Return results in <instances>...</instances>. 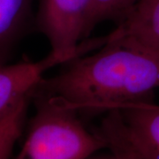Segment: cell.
Masks as SVG:
<instances>
[{
  "label": "cell",
  "mask_w": 159,
  "mask_h": 159,
  "mask_svg": "<svg viewBox=\"0 0 159 159\" xmlns=\"http://www.w3.org/2000/svg\"><path fill=\"white\" fill-rule=\"evenodd\" d=\"M105 43V37L87 38L82 46L74 51L50 53L37 61L0 64V120L27 98H32L46 72L90 53Z\"/></svg>",
  "instance_id": "obj_4"
},
{
  "label": "cell",
  "mask_w": 159,
  "mask_h": 159,
  "mask_svg": "<svg viewBox=\"0 0 159 159\" xmlns=\"http://www.w3.org/2000/svg\"><path fill=\"white\" fill-rule=\"evenodd\" d=\"M33 1L0 0V64L26 28Z\"/></svg>",
  "instance_id": "obj_7"
},
{
  "label": "cell",
  "mask_w": 159,
  "mask_h": 159,
  "mask_svg": "<svg viewBox=\"0 0 159 159\" xmlns=\"http://www.w3.org/2000/svg\"><path fill=\"white\" fill-rule=\"evenodd\" d=\"M31 98L23 100L13 111L0 120V159L11 157L15 142L22 134Z\"/></svg>",
  "instance_id": "obj_8"
},
{
  "label": "cell",
  "mask_w": 159,
  "mask_h": 159,
  "mask_svg": "<svg viewBox=\"0 0 159 159\" xmlns=\"http://www.w3.org/2000/svg\"><path fill=\"white\" fill-rule=\"evenodd\" d=\"M96 132L111 152L159 159V105L151 101L109 111Z\"/></svg>",
  "instance_id": "obj_3"
},
{
  "label": "cell",
  "mask_w": 159,
  "mask_h": 159,
  "mask_svg": "<svg viewBox=\"0 0 159 159\" xmlns=\"http://www.w3.org/2000/svg\"><path fill=\"white\" fill-rule=\"evenodd\" d=\"M106 159H137L135 157H133L130 156H121V155H112L110 158Z\"/></svg>",
  "instance_id": "obj_10"
},
{
  "label": "cell",
  "mask_w": 159,
  "mask_h": 159,
  "mask_svg": "<svg viewBox=\"0 0 159 159\" xmlns=\"http://www.w3.org/2000/svg\"><path fill=\"white\" fill-rule=\"evenodd\" d=\"M94 0H39L38 29L51 44V51L69 52L80 49L89 32Z\"/></svg>",
  "instance_id": "obj_5"
},
{
  "label": "cell",
  "mask_w": 159,
  "mask_h": 159,
  "mask_svg": "<svg viewBox=\"0 0 159 159\" xmlns=\"http://www.w3.org/2000/svg\"><path fill=\"white\" fill-rule=\"evenodd\" d=\"M111 33L159 52V0H139Z\"/></svg>",
  "instance_id": "obj_6"
},
{
  "label": "cell",
  "mask_w": 159,
  "mask_h": 159,
  "mask_svg": "<svg viewBox=\"0 0 159 159\" xmlns=\"http://www.w3.org/2000/svg\"><path fill=\"white\" fill-rule=\"evenodd\" d=\"M139 0H94L89 20V32L100 23L114 20L119 23Z\"/></svg>",
  "instance_id": "obj_9"
},
{
  "label": "cell",
  "mask_w": 159,
  "mask_h": 159,
  "mask_svg": "<svg viewBox=\"0 0 159 159\" xmlns=\"http://www.w3.org/2000/svg\"><path fill=\"white\" fill-rule=\"evenodd\" d=\"M66 66L57 75L43 80L33 97L78 113L107 112L151 101L159 88V52L111 33L102 47Z\"/></svg>",
  "instance_id": "obj_1"
},
{
  "label": "cell",
  "mask_w": 159,
  "mask_h": 159,
  "mask_svg": "<svg viewBox=\"0 0 159 159\" xmlns=\"http://www.w3.org/2000/svg\"><path fill=\"white\" fill-rule=\"evenodd\" d=\"M32 97L36 112L15 159H87L106 148L103 139L86 128L78 112L43 97Z\"/></svg>",
  "instance_id": "obj_2"
}]
</instances>
